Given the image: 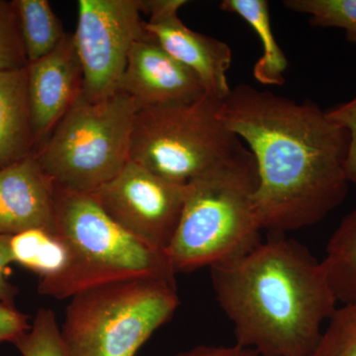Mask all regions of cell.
I'll return each instance as SVG.
<instances>
[{"label": "cell", "instance_id": "12", "mask_svg": "<svg viewBox=\"0 0 356 356\" xmlns=\"http://www.w3.org/2000/svg\"><path fill=\"white\" fill-rule=\"evenodd\" d=\"M118 90L132 98L137 111L192 102L207 93L200 79L149 35L133 44Z\"/></svg>", "mask_w": 356, "mask_h": 356}, {"label": "cell", "instance_id": "3", "mask_svg": "<svg viewBox=\"0 0 356 356\" xmlns=\"http://www.w3.org/2000/svg\"><path fill=\"white\" fill-rule=\"evenodd\" d=\"M55 224L67 261L60 273L40 280L41 295L72 298L84 290L131 278L177 281L165 252L121 228L90 195L55 188Z\"/></svg>", "mask_w": 356, "mask_h": 356}, {"label": "cell", "instance_id": "17", "mask_svg": "<svg viewBox=\"0 0 356 356\" xmlns=\"http://www.w3.org/2000/svg\"><path fill=\"white\" fill-rule=\"evenodd\" d=\"M29 64L46 57L67 33L48 0H13Z\"/></svg>", "mask_w": 356, "mask_h": 356}, {"label": "cell", "instance_id": "18", "mask_svg": "<svg viewBox=\"0 0 356 356\" xmlns=\"http://www.w3.org/2000/svg\"><path fill=\"white\" fill-rule=\"evenodd\" d=\"M13 262L46 278L62 270L67 261V250L57 236L40 229H31L11 236Z\"/></svg>", "mask_w": 356, "mask_h": 356}, {"label": "cell", "instance_id": "25", "mask_svg": "<svg viewBox=\"0 0 356 356\" xmlns=\"http://www.w3.org/2000/svg\"><path fill=\"white\" fill-rule=\"evenodd\" d=\"M10 240L11 236H0V303L14 306L18 289L8 280L9 266L13 262Z\"/></svg>", "mask_w": 356, "mask_h": 356}, {"label": "cell", "instance_id": "6", "mask_svg": "<svg viewBox=\"0 0 356 356\" xmlns=\"http://www.w3.org/2000/svg\"><path fill=\"white\" fill-rule=\"evenodd\" d=\"M177 281L131 278L72 296L60 327L67 356H136L175 315Z\"/></svg>", "mask_w": 356, "mask_h": 356}, {"label": "cell", "instance_id": "9", "mask_svg": "<svg viewBox=\"0 0 356 356\" xmlns=\"http://www.w3.org/2000/svg\"><path fill=\"white\" fill-rule=\"evenodd\" d=\"M188 184H172L129 161L118 175L89 194L129 234L165 252L184 210Z\"/></svg>", "mask_w": 356, "mask_h": 356}, {"label": "cell", "instance_id": "26", "mask_svg": "<svg viewBox=\"0 0 356 356\" xmlns=\"http://www.w3.org/2000/svg\"><path fill=\"white\" fill-rule=\"evenodd\" d=\"M173 356H261L252 348L235 346H197Z\"/></svg>", "mask_w": 356, "mask_h": 356}, {"label": "cell", "instance_id": "1", "mask_svg": "<svg viewBox=\"0 0 356 356\" xmlns=\"http://www.w3.org/2000/svg\"><path fill=\"white\" fill-rule=\"evenodd\" d=\"M221 118L254 156L262 229L311 227L343 204L350 135L315 102L242 83L222 100Z\"/></svg>", "mask_w": 356, "mask_h": 356}, {"label": "cell", "instance_id": "20", "mask_svg": "<svg viewBox=\"0 0 356 356\" xmlns=\"http://www.w3.org/2000/svg\"><path fill=\"white\" fill-rule=\"evenodd\" d=\"M310 356H356V305L337 309Z\"/></svg>", "mask_w": 356, "mask_h": 356}, {"label": "cell", "instance_id": "23", "mask_svg": "<svg viewBox=\"0 0 356 356\" xmlns=\"http://www.w3.org/2000/svg\"><path fill=\"white\" fill-rule=\"evenodd\" d=\"M327 113L332 121L346 129L350 135L346 175L350 184L356 186V96L350 102L341 103L327 110Z\"/></svg>", "mask_w": 356, "mask_h": 356}, {"label": "cell", "instance_id": "21", "mask_svg": "<svg viewBox=\"0 0 356 356\" xmlns=\"http://www.w3.org/2000/svg\"><path fill=\"white\" fill-rule=\"evenodd\" d=\"M13 343L22 356H67L57 316L50 309H40L29 331Z\"/></svg>", "mask_w": 356, "mask_h": 356}, {"label": "cell", "instance_id": "2", "mask_svg": "<svg viewBox=\"0 0 356 356\" xmlns=\"http://www.w3.org/2000/svg\"><path fill=\"white\" fill-rule=\"evenodd\" d=\"M210 275L236 344L261 356H310L337 309L322 261L283 234L211 266Z\"/></svg>", "mask_w": 356, "mask_h": 356}, {"label": "cell", "instance_id": "15", "mask_svg": "<svg viewBox=\"0 0 356 356\" xmlns=\"http://www.w3.org/2000/svg\"><path fill=\"white\" fill-rule=\"evenodd\" d=\"M220 8L225 13H235L243 18L261 40L262 56L255 63L254 79L264 86H283L288 67L287 58L274 38L268 2L266 0H224Z\"/></svg>", "mask_w": 356, "mask_h": 356}, {"label": "cell", "instance_id": "22", "mask_svg": "<svg viewBox=\"0 0 356 356\" xmlns=\"http://www.w3.org/2000/svg\"><path fill=\"white\" fill-rule=\"evenodd\" d=\"M28 65L15 6L13 1L0 0V72L22 70Z\"/></svg>", "mask_w": 356, "mask_h": 356}, {"label": "cell", "instance_id": "19", "mask_svg": "<svg viewBox=\"0 0 356 356\" xmlns=\"http://www.w3.org/2000/svg\"><path fill=\"white\" fill-rule=\"evenodd\" d=\"M283 6L310 17L317 27L339 28L356 44V0H285Z\"/></svg>", "mask_w": 356, "mask_h": 356}, {"label": "cell", "instance_id": "24", "mask_svg": "<svg viewBox=\"0 0 356 356\" xmlns=\"http://www.w3.org/2000/svg\"><path fill=\"white\" fill-rule=\"evenodd\" d=\"M30 327L27 316L18 311L15 306L0 303V343H14L29 331Z\"/></svg>", "mask_w": 356, "mask_h": 356}, {"label": "cell", "instance_id": "8", "mask_svg": "<svg viewBox=\"0 0 356 356\" xmlns=\"http://www.w3.org/2000/svg\"><path fill=\"white\" fill-rule=\"evenodd\" d=\"M74 33L83 70V96L95 102L118 90L133 44L147 36L139 0H79Z\"/></svg>", "mask_w": 356, "mask_h": 356}, {"label": "cell", "instance_id": "4", "mask_svg": "<svg viewBox=\"0 0 356 356\" xmlns=\"http://www.w3.org/2000/svg\"><path fill=\"white\" fill-rule=\"evenodd\" d=\"M257 186V165L250 152L188 184L181 217L165 250L175 273L210 268L261 242Z\"/></svg>", "mask_w": 356, "mask_h": 356}, {"label": "cell", "instance_id": "13", "mask_svg": "<svg viewBox=\"0 0 356 356\" xmlns=\"http://www.w3.org/2000/svg\"><path fill=\"white\" fill-rule=\"evenodd\" d=\"M31 229L56 236L55 188L35 156L0 170V236Z\"/></svg>", "mask_w": 356, "mask_h": 356}, {"label": "cell", "instance_id": "5", "mask_svg": "<svg viewBox=\"0 0 356 356\" xmlns=\"http://www.w3.org/2000/svg\"><path fill=\"white\" fill-rule=\"evenodd\" d=\"M222 100L205 95L188 102L138 110L130 161L172 184L186 185L250 151L221 118Z\"/></svg>", "mask_w": 356, "mask_h": 356}, {"label": "cell", "instance_id": "16", "mask_svg": "<svg viewBox=\"0 0 356 356\" xmlns=\"http://www.w3.org/2000/svg\"><path fill=\"white\" fill-rule=\"evenodd\" d=\"M322 262L337 303L356 305V208L332 234Z\"/></svg>", "mask_w": 356, "mask_h": 356}, {"label": "cell", "instance_id": "11", "mask_svg": "<svg viewBox=\"0 0 356 356\" xmlns=\"http://www.w3.org/2000/svg\"><path fill=\"white\" fill-rule=\"evenodd\" d=\"M27 70L30 113L38 149L83 93V70L74 34L67 33L55 51L29 64Z\"/></svg>", "mask_w": 356, "mask_h": 356}, {"label": "cell", "instance_id": "10", "mask_svg": "<svg viewBox=\"0 0 356 356\" xmlns=\"http://www.w3.org/2000/svg\"><path fill=\"white\" fill-rule=\"evenodd\" d=\"M187 3L185 0H139L140 13L149 16L145 31L170 57L191 70L208 95L224 100L231 91L227 79L233 58L231 48L193 31L180 20L178 11Z\"/></svg>", "mask_w": 356, "mask_h": 356}, {"label": "cell", "instance_id": "7", "mask_svg": "<svg viewBox=\"0 0 356 356\" xmlns=\"http://www.w3.org/2000/svg\"><path fill=\"white\" fill-rule=\"evenodd\" d=\"M135 103L116 91L91 102L83 93L34 156L54 188L89 194L130 161Z\"/></svg>", "mask_w": 356, "mask_h": 356}, {"label": "cell", "instance_id": "14", "mask_svg": "<svg viewBox=\"0 0 356 356\" xmlns=\"http://www.w3.org/2000/svg\"><path fill=\"white\" fill-rule=\"evenodd\" d=\"M27 67L0 72V170L34 156L37 151Z\"/></svg>", "mask_w": 356, "mask_h": 356}]
</instances>
